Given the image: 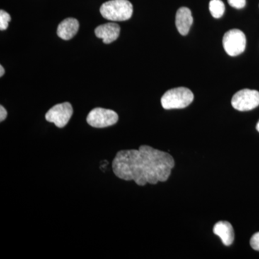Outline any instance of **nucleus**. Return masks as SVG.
Segmentation results:
<instances>
[{
	"instance_id": "obj_10",
	"label": "nucleus",
	"mask_w": 259,
	"mask_h": 259,
	"mask_svg": "<svg viewBox=\"0 0 259 259\" xmlns=\"http://www.w3.org/2000/svg\"><path fill=\"white\" fill-rule=\"evenodd\" d=\"M79 28V23L76 19L66 18L59 24L57 35L63 40H70L77 33Z\"/></svg>"
},
{
	"instance_id": "obj_18",
	"label": "nucleus",
	"mask_w": 259,
	"mask_h": 259,
	"mask_svg": "<svg viewBox=\"0 0 259 259\" xmlns=\"http://www.w3.org/2000/svg\"><path fill=\"white\" fill-rule=\"evenodd\" d=\"M256 130H257V131H258V132H259V121H258V123H257V125H256Z\"/></svg>"
},
{
	"instance_id": "obj_8",
	"label": "nucleus",
	"mask_w": 259,
	"mask_h": 259,
	"mask_svg": "<svg viewBox=\"0 0 259 259\" xmlns=\"http://www.w3.org/2000/svg\"><path fill=\"white\" fill-rule=\"evenodd\" d=\"M120 28L117 24L110 23L100 25L95 29V35L102 38L105 44H109L117 40L120 35Z\"/></svg>"
},
{
	"instance_id": "obj_6",
	"label": "nucleus",
	"mask_w": 259,
	"mask_h": 259,
	"mask_svg": "<svg viewBox=\"0 0 259 259\" xmlns=\"http://www.w3.org/2000/svg\"><path fill=\"white\" fill-rule=\"evenodd\" d=\"M118 119V115L113 110L97 107L89 113L87 121L92 127L103 128L115 125Z\"/></svg>"
},
{
	"instance_id": "obj_12",
	"label": "nucleus",
	"mask_w": 259,
	"mask_h": 259,
	"mask_svg": "<svg viewBox=\"0 0 259 259\" xmlns=\"http://www.w3.org/2000/svg\"><path fill=\"white\" fill-rule=\"evenodd\" d=\"M209 9L213 18H221L225 13L224 3L221 0H211L209 2Z\"/></svg>"
},
{
	"instance_id": "obj_14",
	"label": "nucleus",
	"mask_w": 259,
	"mask_h": 259,
	"mask_svg": "<svg viewBox=\"0 0 259 259\" xmlns=\"http://www.w3.org/2000/svg\"><path fill=\"white\" fill-rule=\"evenodd\" d=\"M228 2L231 7L236 8V9H242L246 4L245 0H228Z\"/></svg>"
},
{
	"instance_id": "obj_7",
	"label": "nucleus",
	"mask_w": 259,
	"mask_h": 259,
	"mask_svg": "<svg viewBox=\"0 0 259 259\" xmlns=\"http://www.w3.org/2000/svg\"><path fill=\"white\" fill-rule=\"evenodd\" d=\"M72 115V105L69 102H64L51 107L45 117L48 122H53L56 127L62 128L67 125Z\"/></svg>"
},
{
	"instance_id": "obj_16",
	"label": "nucleus",
	"mask_w": 259,
	"mask_h": 259,
	"mask_svg": "<svg viewBox=\"0 0 259 259\" xmlns=\"http://www.w3.org/2000/svg\"><path fill=\"white\" fill-rule=\"evenodd\" d=\"M7 116H8V112L5 110L4 107L3 105L0 106V121L3 122L5 119H6Z\"/></svg>"
},
{
	"instance_id": "obj_3",
	"label": "nucleus",
	"mask_w": 259,
	"mask_h": 259,
	"mask_svg": "<svg viewBox=\"0 0 259 259\" xmlns=\"http://www.w3.org/2000/svg\"><path fill=\"white\" fill-rule=\"evenodd\" d=\"M194 95L188 88H177L167 91L161 97L162 107L165 110L182 109L193 102Z\"/></svg>"
},
{
	"instance_id": "obj_11",
	"label": "nucleus",
	"mask_w": 259,
	"mask_h": 259,
	"mask_svg": "<svg viewBox=\"0 0 259 259\" xmlns=\"http://www.w3.org/2000/svg\"><path fill=\"white\" fill-rule=\"evenodd\" d=\"M213 233L221 238L225 245H231L234 241L235 235L233 226L226 221H220L214 225Z\"/></svg>"
},
{
	"instance_id": "obj_15",
	"label": "nucleus",
	"mask_w": 259,
	"mask_h": 259,
	"mask_svg": "<svg viewBox=\"0 0 259 259\" xmlns=\"http://www.w3.org/2000/svg\"><path fill=\"white\" fill-rule=\"evenodd\" d=\"M250 244L252 248L259 251V232L258 233H255V234L251 237Z\"/></svg>"
},
{
	"instance_id": "obj_4",
	"label": "nucleus",
	"mask_w": 259,
	"mask_h": 259,
	"mask_svg": "<svg viewBox=\"0 0 259 259\" xmlns=\"http://www.w3.org/2000/svg\"><path fill=\"white\" fill-rule=\"evenodd\" d=\"M223 45L228 55L236 56L241 54L246 47V37L241 30L233 29L226 32L223 39Z\"/></svg>"
},
{
	"instance_id": "obj_2",
	"label": "nucleus",
	"mask_w": 259,
	"mask_h": 259,
	"mask_svg": "<svg viewBox=\"0 0 259 259\" xmlns=\"http://www.w3.org/2000/svg\"><path fill=\"white\" fill-rule=\"evenodd\" d=\"M134 8L128 0H110L100 8L104 18L111 21H125L132 17Z\"/></svg>"
},
{
	"instance_id": "obj_5",
	"label": "nucleus",
	"mask_w": 259,
	"mask_h": 259,
	"mask_svg": "<svg viewBox=\"0 0 259 259\" xmlns=\"http://www.w3.org/2000/svg\"><path fill=\"white\" fill-rule=\"evenodd\" d=\"M232 106L238 111H249L259 105V93L256 90L244 89L233 95Z\"/></svg>"
},
{
	"instance_id": "obj_9",
	"label": "nucleus",
	"mask_w": 259,
	"mask_h": 259,
	"mask_svg": "<svg viewBox=\"0 0 259 259\" xmlns=\"http://www.w3.org/2000/svg\"><path fill=\"white\" fill-rule=\"evenodd\" d=\"M192 23H193V17L191 10L185 7L180 8L177 12L176 27L181 35H187L190 32Z\"/></svg>"
},
{
	"instance_id": "obj_17",
	"label": "nucleus",
	"mask_w": 259,
	"mask_h": 259,
	"mask_svg": "<svg viewBox=\"0 0 259 259\" xmlns=\"http://www.w3.org/2000/svg\"><path fill=\"white\" fill-rule=\"evenodd\" d=\"M5 74V69L4 68H3V66H0V76H3V75Z\"/></svg>"
},
{
	"instance_id": "obj_1",
	"label": "nucleus",
	"mask_w": 259,
	"mask_h": 259,
	"mask_svg": "<svg viewBox=\"0 0 259 259\" xmlns=\"http://www.w3.org/2000/svg\"><path fill=\"white\" fill-rule=\"evenodd\" d=\"M175 162L169 153L149 146L139 150H123L116 154L112 170L121 180L134 181L138 185L164 182L171 175Z\"/></svg>"
},
{
	"instance_id": "obj_13",
	"label": "nucleus",
	"mask_w": 259,
	"mask_h": 259,
	"mask_svg": "<svg viewBox=\"0 0 259 259\" xmlns=\"http://www.w3.org/2000/svg\"><path fill=\"white\" fill-rule=\"evenodd\" d=\"M11 17L5 10H0V30H5L8 28Z\"/></svg>"
}]
</instances>
